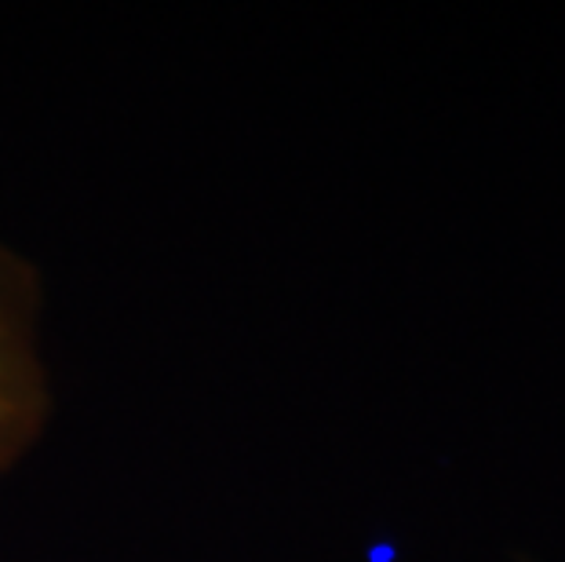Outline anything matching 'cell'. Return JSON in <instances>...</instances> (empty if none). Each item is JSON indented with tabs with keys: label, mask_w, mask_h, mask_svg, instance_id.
Instances as JSON below:
<instances>
[{
	"label": "cell",
	"mask_w": 565,
	"mask_h": 562,
	"mask_svg": "<svg viewBox=\"0 0 565 562\" xmlns=\"http://www.w3.org/2000/svg\"><path fill=\"white\" fill-rule=\"evenodd\" d=\"M41 321V271L30 256L0 242V483L30 457L52 421Z\"/></svg>",
	"instance_id": "cell-1"
}]
</instances>
